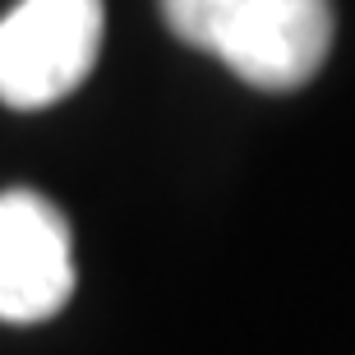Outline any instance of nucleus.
I'll list each match as a JSON object with an SVG mask.
<instances>
[{"label": "nucleus", "mask_w": 355, "mask_h": 355, "mask_svg": "<svg viewBox=\"0 0 355 355\" xmlns=\"http://www.w3.org/2000/svg\"><path fill=\"white\" fill-rule=\"evenodd\" d=\"M180 42L263 92H295L332 51L328 0H162Z\"/></svg>", "instance_id": "1"}, {"label": "nucleus", "mask_w": 355, "mask_h": 355, "mask_svg": "<svg viewBox=\"0 0 355 355\" xmlns=\"http://www.w3.org/2000/svg\"><path fill=\"white\" fill-rule=\"evenodd\" d=\"M102 0H19L0 19V102L42 111L65 102L102 55Z\"/></svg>", "instance_id": "2"}, {"label": "nucleus", "mask_w": 355, "mask_h": 355, "mask_svg": "<svg viewBox=\"0 0 355 355\" xmlns=\"http://www.w3.org/2000/svg\"><path fill=\"white\" fill-rule=\"evenodd\" d=\"M74 295L65 212L33 189L0 194V323H42Z\"/></svg>", "instance_id": "3"}]
</instances>
